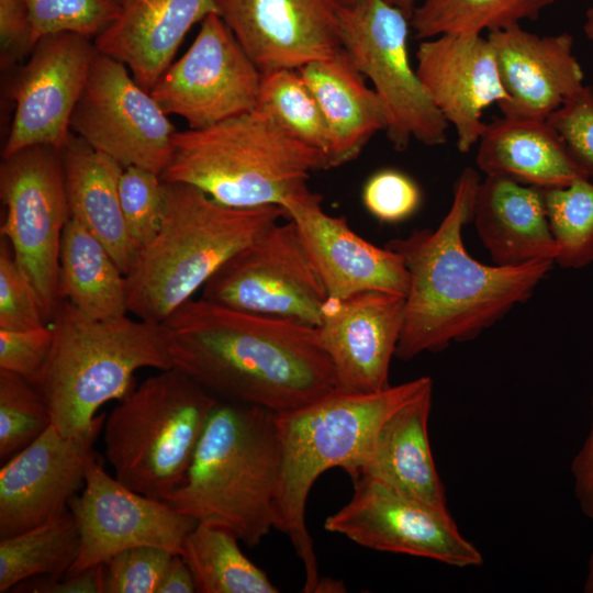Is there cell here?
<instances>
[{"instance_id":"1","label":"cell","mask_w":593,"mask_h":593,"mask_svg":"<svg viewBox=\"0 0 593 593\" xmlns=\"http://www.w3.org/2000/svg\"><path fill=\"white\" fill-rule=\"evenodd\" d=\"M174 368L222 400L284 413L336 390L314 327L190 299L163 323Z\"/></svg>"},{"instance_id":"2","label":"cell","mask_w":593,"mask_h":593,"mask_svg":"<svg viewBox=\"0 0 593 593\" xmlns=\"http://www.w3.org/2000/svg\"><path fill=\"white\" fill-rule=\"evenodd\" d=\"M480 181L475 169L465 168L455 181L449 211L436 230H416L385 245L402 257L410 275L395 351L401 360L474 338L525 302L555 264L489 266L468 254L462 228L471 221Z\"/></svg>"},{"instance_id":"3","label":"cell","mask_w":593,"mask_h":593,"mask_svg":"<svg viewBox=\"0 0 593 593\" xmlns=\"http://www.w3.org/2000/svg\"><path fill=\"white\" fill-rule=\"evenodd\" d=\"M281 470L277 413L219 399L182 484L166 502L253 548L276 529Z\"/></svg>"},{"instance_id":"4","label":"cell","mask_w":593,"mask_h":593,"mask_svg":"<svg viewBox=\"0 0 593 593\" xmlns=\"http://www.w3.org/2000/svg\"><path fill=\"white\" fill-rule=\"evenodd\" d=\"M164 198L159 230L126 273L128 313L157 324L192 299L231 256L287 217L279 205L232 208L180 182H164Z\"/></svg>"},{"instance_id":"5","label":"cell","mask_w":593,"mask_h":593,"mask_svg":"<svg viewBox=\"0 0 593 593\" xmlns=\"http://www.w3.org/2000/svg\"><path fill=\"white\" fill-rule=\"evenodd\" d=\"M433 384L419 377L374 393L335 390L306 405L277 413L282 470L276 529L290 540L304 569L303 592L320 580L305 511L312 486L332 468L354 478L376 434L400 406Z\"/></svg>"},{"instance_id":"6","label":"cell","mask_w":593,"mask_h":593,"mask_svg":"<svg viewBox=\"0 0 593 593\" xmlns=\"http://www.w3.org/2000/svg\"><path fill=\"white\" fill-rule=\"evenodd\" d=\"M327 169L324 153L289 134L260 108L202 128L176 132L164 182L195 187L240 209L279 205Z\"/></svg>"},{"instance_id":"7","label":"cell","mask_w":593,"mask_h":593,"mask_svg":"<svg viewBox=\"0 0 593 593\" xmlns=\"http://www.w3.org/2000/svg\"><path fill=\"white\" fill-rule=\"evenodd\" d=\"M51 326L52 348L35 385L65 436L88 430L103 404L124 399L138 369L174 368L163 324L128 315L97 320L60 300Z\"/></svg>"},{"instance_id":"8","label":"cell","mask_w":593,"mask_h":593,"mask_svg":"<svg viewBox=\"0 0 593 593\" xmlns=\"http://www.w3.org/2000/svg\"><path fill=\"white\" fill-rule=\"evenodd\" d=\"M217 402L176 368L147 378L105 417L104 451L114 477L166 501L182 484Z\"/></svg>"},{"instance_id":"9","label":"cell","mask_w":593,"mask_h":593,"mask_svg":"<svg viewBox=\"0 0 593 593\" xmlns=\"http://www.w3.org/2000/svg\"><path fill=\"white\" fill-rule=\"evenodd\" d=\"M338 25L342 48L385 108L392 146L403 152L412 139L426 146L445 144L449 123L410 61V19L385 0H359L339 7Z\"/></svg>"},{"instance_id":"10","label":"cell","mask_w":593,"mask_h":593,"mask_svg":"<svg viewBox=\"0 0 593 593\" xmlns=\"http://www.w3.org/2000/svg\"><path fill=\"white\" fill-rule=\"evenodd\" d=\"M0 198L1 237L32 283L45 320H52L60 302V245L70 219L60 149L33 145L2 157Z\"/></svg>"},{"instance_id":"11","label":"cell","mask_w":593,"mask_h":593,"mask_svg":"<svg viewBox=\"0 0 593 593\" xmlns=\"http://www.w3.org/2000/svg\"><path fill=\"white\" fill-rule=\"evenodd\" d=\"M201 298L310 327L320 324L328 300L291 220L231 256L205 282Z\"/></svg>"},{"instance_id":"12","label":"cell","mask_w":593,"mask_h":593,"mask_svg":"<svg viewBox=\"0 0 593 593\" xmlns=\"http://www.w3.org/2000/svg\"><path fill=\"white\" fill-rule=\"evenodd\" d=\"M120 60L97 52L70 119V131L123 168L161 175L177 132L149 91Z\"/></svg>"},{"instance_id":"13","label":"cell","mask_w":593,"mask_h":593,"mask_svg":"<svg viewBox=\"0 0 593 593\" xmlns=\"http://www.w3.org/2000/svg\"><path fill=\"white\" fill-rule=\"evenodd\" d=\"M262 72L216 12L150 89L167 115L202 128L257 108Z\"/></svg>"},{"instance_id":"14","label":"cell","mask_w":593,"mask_h":593,"mask_svg":"<svg viewBox=\"0 0 593 593\" xmlns=\"http://www.w3.org/2000/svg\"><path fill=\"white\" fill-rule=\"evenodd\" d=\"M354 493L324 528L378 551L435 560L455 568L483 563L481 551L459 530L450 512L366 475L353 479Z\"/></svg>"},{"instance_id":"15","label":"cell","mask_w":593,"mask_h":593,"mask_svg":"<svg viewBox=\"0 0 593 593\" xmlns=\"http://www.w3.org/2000/svg\"><path fill=\"white\" fill-rule=\"evenodd\" d=\"M80 532L78 557L67 574L104 563L128 548L152 546L180 553L197 525L169 503L141 494L110 475L92 452L80 495L68 504Z\"/></svg>"},{"instance_id":"16","label":"cell","mask_w":593,"mask_h":593,"mask_svg":"<svg viewBox=\"0 0 593 593\" xmlns=\"http://www.w3.org/2000/svg\"><path fill=\"white\" fill-rule=\"evenodd\" d=\"M97 52L92 38L72 32L36 42L10 85L15 107L2 157L33 145L64 147Z\"/></svg>"},{"instance_id":"17","label":"cell","mask_w":593,"mask_h":593,"mask_svg":"<svg viewBox=\"0 0 593 593\" xmlns=\"http://www.w3.org/2000/svg\"><path fill=\"white\" fill-rule=\"evenodd\" d=\"M107 414L92 426L65 436L52 424L0 469V538L14 536L63 514L85 485L86 465Z\"/></svg>"},{"instance_id":"18","label":"cell","mask_w":593,"mask_h":593,"mask_svg":"<svg viewBox=\"0 0 593 593\" xmlns=\"http://www.w3.org/2000/svg\"><path fill=\"white\" fill-rule=\"evenodd\" d=\"M321 201L306 187L287 198L281 208L294 223L328 300H344L365 291L406 298L410 275L402 257L356 234L344 217L327 214Z\"/></svg>"},{"instance_id":"19","label":"cell","mask_w":593,"mask_h":593,"mask_svg":"<svg viewBox=\"0 0 593 593\" xmlns=\"http://www.w3.org/2000/svg\"><path fill=\"white\" fill-rule=\"evenodd\" d=\"M261 72L299 69L340 49L337 0H213Z\"/></svg>"},{"instance_id":"20","label":"cell","mask_w":593,"mask_h":593,"mask_svg":"<svg viewBox=\"0 0 593 593\" xmlns=\"http://www.w3.org/2000/svg\"><path fill=\"white\" fill-rule=\"evenodd\" d=\"M404 306V296L382 291L327 300L314 332L333 366L336 390L374 393L390 387Z\"/></svg>"},{"instance_id":"21","label":"cell","mask_w":593,"mask_h":593,"mask_svg":"<svg viewBox=\"0 0 593 593\" xmlns=\"http://www.w3.org/2000/svg\"><path fill=\"white\" fill-rule=\"evenodd\" d=\"M415 69L436 108L454 126L457 149L469 153L485 130L483 111L508 100L488 37L447 33L422 40Z\"/></svg>"},{"instance_id":"22","label":"cell","mask_w":593,"mask_h":593,"mask_svg":"<svg viewBox=\"0 0 593 593\" xmlns=\"http://www.w3.org/2000/svg\"><path fill=\"white\" fill-rule=\"evenodd\" d=\"M486 37L508 96L499 105L503 116L547 120L584 86L569 33L541 36L516 24L491 31Z\"/></svg>"},{"instance_id":"23","label":"cell","mask_w":593,"mask_h":593,"mask_svg":"<svg viewBox=\"0 0 593 593\" xmlns=\"http://www.w3.org/2000/svg\"><path fill=\"white\" fill-rule=\"evenodd\" d=\"M212 12H216L213 0H122L118 19L93 42L150 91L186 34Z\"/></svg>"},{"instance_id":"24","label":"cell","mask_w":593,"mask_h":593,"mask_svg":"<svg viewBox=\"0 0 593 593\" xmlns=\"http://www.w3.org/2000/svg\"><path fill=\"white\" fill-rule=\"evenodd\" d=\"M471 221L495 265L556 259L557 246L539 188L485 175L475 190Z\"/></svg>"},{"instance_id":"25","label":"cell","mask_w":593,"mask_h":593,"mask_svg":"<svg viewBox=\"0 0 593 593\" xmlns=\"http://www.w3.org/2000/svg\"><path fill=\"white\" fill-rule=\"evenodd\" d=\"M433 384L394 411L376 434L357 473L449 512L428 437Z\"/></svg>"},{"instance_id":"26","label":"cell","mask_w":593,"mask_h":593,"mask_svg":"<svg viewBox=\"0 0 593 593\" xmlns=\"http://www.w3.org/2000/svg\"><path fill=\"white\" fill-rule=\"evenodd\" d=\"M322 111L327 134V169L356 159L370 138L388 127L385 108L342 48L331 58L298 69Z\"/></svg>"},{"instance_id":"27","label":"cell","mask_w":593,"mask_h":593,"mask_svg":"<svg viewBox=\"0 0 593 593\" xmlns=\"http://www.w3.org/2000/svg\"><path fill=\"white\" fill-rule=\"evenodd\" d=\"M60 152L70 217L104 245L126 276L137 248L120 202L119 186L124 168L72 132Z\"/></svg>"},{"instance_id":"28","label":"cell","mask_w":593,"mask_h":593,"mask_svg":"<svg viewBox=\"0 0 593 593\" xmlns=\"http://www.w3.org/2000/svg\"><path fill=\"white\" fill-rule=\"evenodd\" d=\"M477 166L539 189L561 188L584 177L547 120L496 119L478 142Z\"/></svg>"},{"instance_id":"29","label":"cell","mask_w":593,"mask_h":593,"mask_svg":"<svg viewBox=\"0 0 593 593\" xmlns=\"http://www.w3.org/2000/svg\"><path fill=\"white\" fill-rule=\"evenodd\" d=\"M59 296L86 315L111 320L127 315L126 276L104 245L70 217L59 255Z\"/></svg>"},{"instance_id":"30","label":"cell","mask_w":593,"mask_h":593,"mask_svg":"<svg viewBox=\"0 0 593 593\" xmlns=\"http://www.w3.org/2000/svg\"><path fill=\"white\" fill-rule=\"evenodd\" d=\"M228 528L198 522L186 537L180 556L200 593H277L266 572L249 560Z\"/></svg>"},{"instance_id":"31","label":"cell","mask_w":593,"mask_h":593,"mask_svg":"<svg viewBox=\"0 0 593 593\" xmlns=\"http://www.w3.org/2000/svg\"><path fill=\"white\" fill-rule=\"evenodd\" d=\"M79 549L80 532L69 508L42 525L0 538V593L31 578L66 575Z\"/></svg>"},{"instance_id":"32","label":"cell","mask_w":593,"mask_h":593,"mask_svg":"<svg viewBox=\"0 0 593 593\" xmlns=\"http://www.w3.org/2000/svg\"><path fill=\"white\" fill-rule=\"evenodd\" d=\"M556 0H422L410 19L418 40L447 33L482 34L535 21Z\"/></svg>"},{"instance_id":"33","label":"cell","mask_w":593,"mask_h":593,"mask_svg":"<svg viewBox=\"0 0 593 593\" xmlns=\"http://www.w3.org/2000/svg\"><path fill=\"white\" fill-rule=\"evenodd\" d=\"M551 234L555 264L581 269L593 264V181L580 177L569 186L541 189Z\"/></svg>"},{"instance_id":"34","label":"cell","mask_w":593,"mask_h":593,"mask_svg":"<svg viewBox=\"0 0 593 593\" xmlns=\"http://www.w3.org/2000/svg\"><path fill=\"white\" fill-rule=\"evenodd\" d=\"M257 107L293 137L327 155L328 134L322 111L298 69L262 72Z\"/></svg>"},{"instance_id":"35","label":"cell","mask_w":593,"mask_h":593,"mask_svg":"<svg viewBox=\"0 0 593 593\" xmlns=\"http://www.w3.org/2000/svg\"><path fill=\"white\" fill-rule=\"evenodd\" d=\"M52 424L51 411L36 385L0 370L1 465L35 441Z\"/></svg>"},{"instance_id":"36","label":"cell","mask_w":593,"mask_h":593,"mask_svg":"<svg viewBox=\"0 0 593 593\" xmlns=\"http://www.w3.org/2000/svg\"><path fill=\"white\" fill-rule=\"evenodd\" d=\"M35 38L72 32L97 37L119 16L122 0H25Z\"/></svg>"},{"instance_id":"37","label":"cell","mask_w":593,"mask_h":593,"mask_svg":"<svg viewBox=\"0 0 593 593\" xmlns=\"http://www.w3.org/2000/svg\"><path fill=\"white\" fill-rule=\"evenodd\" d=\"M119 193L126 227L138 250L154 237L161 224L164 182L159 175L131 166L122 171Z\"/></svg>"},{"instance_id":"38","label":"cell","mask_w":593,"mask_h":593,"mask_svg":"<svg viewBox=\"0 0 593 593\" xmlns=\"http://www.w3.org/2000/svg\"><path fill=\"white\" fill-rule=\"evenodd\" d=\"M172 555L152 546L120 551L102 563V593H157Z\"/></svg>"},{"instance_id":"39","label":"cell","mask_w":593,"mask_h":593,"mask_svg":"<svg viewBox=\"0 0 593 593\" xmlns=\"http://www.w3.org/2000/svg\"><path fill=\"white\" fill-rule=\"evenodd\" d=\"M38 296L16 262L10 244L0 243V329L24 331L45 325Z\"/></svg>"},{"instance_id":"40","label":"cell","mask_w":593,"mask_h":593,"mask_svg":"<svg viewBox=\"0 0 593 593\" xmlns=\"http://www.w3.org/2000/svg\"><path fill=\"white\" fill-rule=\"evenodd\" d=\"M582 175L593 181V87L584 85L547 119Z\"/></svg>"},{"instance_id":"41","label":"cell","mask_w":593,"mask_h":593,"mask_svg":"<svg viewBox=\"0 0 593 593\" xmlns=\"http://www.w3.org/2000/svg\"><path fill=\"white\" fill-rule=\"evenodd\" d=\"M361 198L366 210L373 217L384 223H398L418 210L422 192L406 174L396 169H382L367 179Z\"/></svg>"},{"instance_id":"42","label":"cell","mask_w":593,"mask_h":593,"mask_svg":"<svg viewBox=\"0 0 593 593\" xmlns=\"http://www.w3.org/2000/svg\"><path fill=\"white\" fill-rule=\"evenodd\" d=\"M53 344V328L43 325L24 331L0 329V370L36 384Z\"/></svg>"},{"instance_id":"43","label":"cell","mask_w":593,"mask_h":593,"mask_svg":"<svg viewBox=\"0 0 593 593\" xmlns=\"http://www.w3.org/2000/svg\"><path fill=\"white\" fill-rule=\"evenodd\" d=\"M34 24L25 0H0V66L9 69L30 56Z\"/></svg>"},{"instance_id":"44","label":"cell","mask_w":593,"mask_h":593,"mask_svg":"<svg viewBox=\"0 0 593 593\" xmlns=\"http://www.w3.org/2000/svg\"><path fill=\"white\" fill-rule=\"evenodd\" d=\"M103 564L58 579L35 577L19 583L12 591L32 593H102Z\"/></svg>"},{"instance_id":"45","label":"cell","mask_w":593,"mask_h":593,"mask_svg":"<svg viewBox=\"0 0 593 593\" xmlns=\"http://www.w3.org/2000/svg\"><path fill=\"white\" fill-rule=\"evenodd\" d=\"M589 435L571 462L574 495L582 513L593 521V396Z\"/></svg>"},{"instance_id":"46","label":"cell","mask_w":593,"mask_h":593,"mask_svg":"<svg viewBox=\"0 0 593 593\" xmlns=\"http://www.w3.org/2000/svg\"><path fill=\"white\" fill-rule=\"evenodd\" d=\"M197 592L193 574L179 555H172L157 593H193Z\"/></svg>"},{"instance_id":"47","label":"cell","mask_w":593,"mask_h":593,"mask_svg":"<svg viewBox=\"0 0 593 593\" xmlns=\"http://www.w3.org/2000/svg\"><path fill=\"white\" fill-rule=\"evenodd\" d=\"M345 586L342 581L334 579L320 578L314 592H345Z\"/></svg>"},{"instance_id":"48","label":"cell","mask_w":593,"mask_h":593,"mask_svg":"<svg viewBox=\"0 0 593 593\" xmlns=\"http://www.w3.org/2000/svg\"><path fill=\"white\" fill-rule=\"evenodd\" d=\"M391 5L401 10L409 19H411L416 7V0H385Z\"/></svg>"},{"instance_id":"49","label":"cell","mask_w":593,"mask_h":593,"mask_svg":"<svg viewBox=\"0 0 593 593\" xmlns=\"http://www.w3.org/2000/svg\"><path fill=\"white\" fill-rule=\"evenodd\" d=\"M583 31L588 40L593 43V0L591 5L585 11Z\"/></svg>"},{"instance_id":"50","label":"cell","mask_w":593,"mask_h":593,"mask_svg":"<svg viewBox=\"0 0 593 593\" xmlns=\"http://www.w3.org/2000/svg\"><path fill=\"white\" fill-rule=\"evenodd\" d=\"M583 592L593 593V550L588 561V571H586V577L583 584Z\"/></svg>"},{"instance_id":"51","label":"cell","mask_w":593,"mask_h":593,"mask_svg":"<svg viewBox=\"0 0 593 593\" xmlns=\"http://www.w3.org/2000/svg\"><path fill=\"white\" fill-rule=\"evenodd\" d=\"M340 5H350L359 0H337Z\"/></svg>"}]
</instances>
